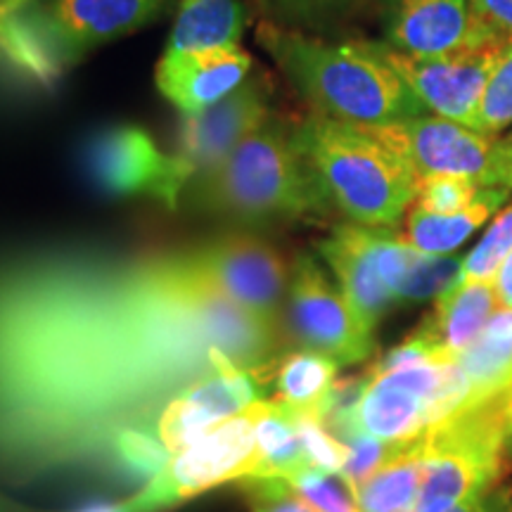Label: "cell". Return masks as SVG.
Returning <instances> with one entry per match:
<instances>
[{
    "instance_id": "cell-8",
    "label": "cell",
    "mask_w": 512,
    "mask_h": 512,
    "mask_svg": "<svg viewBox=\"0 0 512 512\" xmlns=\"http://www.w3.org/2000/svg\"><path fill=\"white\" fill-rule=\"evenodd\" d=\"M318 252L335 273L339 290L354 306L370 330L380 323L389 306L396 304V292L420 252L394 235L392 228H368L358 223L337 226Z\"/></svg>"
},
{
    "instance_id": "cell-26",
    "label": "cell",
    "mask_w": 512,
    "mask_h": 512,
    "mask_svg": "<svg viewBox=\"0 0 512 512\" xmlns=\"http://www.w3.org/2000/svg\"><path fill=\"white\" fill-rule=\"evenodd\" d=\"M512 124V43L501 48L486 76L472 131L498 138Z\"/></svg>"
},
{
    "instance_id": "cell-5",
    "label": "cell",
    "mask_w": 512,
    "mask_h": 512,
    "mask_svg": "<svg viewBox=\"0 0 512 512\" xmlns=\"http://www.w3.org/2000/svg\"><path fill=\"white\" fill-rule=\"evenodd\" d=\"M465 399L467 387L458 361H441L425 344L408 337L363 377L342 441L354 434H368L387 444L411 441L458 411Z\"/></svg>"
},
{
    "instance_id": "cell-9",
    "label": "cell",
    "mask_w": 512,
    "mask_h": 512,
    "mask_svg": "<svg viewBox=\"0 0 512 512\" xmlns=\"http://www.w3.org/2000/svg\"><path fill=\"white\" fill-rule=\"evenodd\" d=\"M285 323L299 347L328 356L337 366L361 363L373 354V330L311 254H299L292 264Z\"/></svg>"
},
{
    "instance_id": "cell-6",
    "label": "cell",
    "mask_w": 512,
    "mask_h": 512,
    "mask_svg": "<svg viewBox=\"0 0 512 512\" xmlns=\"http://www.w3.org/2000/svg\"><path fill=\"white\" fill-rule=\"evenodd\" d=\"M422 479L413 512H448L501 482L508 451L503 394L434 422L420 434Z\"/></svg>"
},
{
    "instance_id": "cell-3",
    "label": "cell",
    "mask_w": 512,
    "mask_h": 512,
    "mask_svg": "<svg viewBox=\"0 0 512 512\" xmlns=\"http://www.w3.org/2000/svg\"><path fill=\"white\" fill-rule=\"evenodd\" d=\"M185 202L202 214L240 223L299 221L332 207L292 143V128L271 114L219 164L185 185Z\"/></svg>"
},
{
    "instance_id": "cell-23",
    "label": "cell",
    "mask_w": 512,
    "mask_h": 512,
    "mask_svg": "<svg viewBox=\"0 0 512 512\" xmlns=\"http://www.w3.org/2000/svg\"><path fill=\"white\" fill-rule=\"evenodd\" d=\"M337 363L316 351H294L273 373L278 403L294 413H313L323 420L330 394L337 384Z\"/></svg>"
},
{
    "instance_id": "cell-20",
    "label": "cell",
    "mask_w": 512,
    "mask_h": 512,
    "mask_svg": "<svg viewBox=\"0 0 512 512\" xmlns=\"http://www.w3.org/2000/svg\"><path fill=\"white\" fill-rule=\"evenodd\" d=\"M508 200L510 192L482 188L477 202L456 214H432V211L413 207L408 211L403 240L422 254L448 256L463 247Z\"/></svg>"
},
{
    "instance_id": "cell-30",
    "label": "cell",
    "mask_w": 512,
    "mask_h": 512,
    "mask_svg": "<svg viewBox=\"0 0 512 512\" xmlns=\"http://www.w3.org/2000/svg\"><path fill=\"white\" fill-rule=\"evenodd\" d=\"M482 185L463 176H427L420 178L415 207L432 214H456L477 202Z\"/></svg>"
},
{
    "instance_id": "cell-32",
    "label": "cell",
    "mask_w": 512,
    "mask_h": 512,
    "mask_svg": "<svg viewBox=\"0 0 512 512\" xmlns=\"http://www.w3.org/2000/svg\"><path fill=\"white\" fill-rule=\"evenodd\" d=\"M470 8L503 43H512V0H470Z\"/></svg>"
},
{
    "instance_id": "cell-2",
    "label": "cell",
    "mask_w": 512,
    "mask_h": 512,
    "mask_svg": "<svg viewBox=\"0 0 512 512\" xmlns=\"http://www.w3.org/2000/svg\"><path fill=\"white\" fill-rule=\"evenodd\" d=\"M256 41L271 55L313 114L344 124L380 126L427 110L368 41L325 43L264 19Z\"/></svg>"
},
{
    "instance_id": "cell-15",
    "label": "cell",
    "mask_w": 512,
    "mask_h": 512,
    "mask_svg": "<svg viewBox=\"0 0 512 512\" xmlns=\"http://www.w3.org/2000/svg\"><path fill=\"white\" fill-rule=\"evenodd\" d=\"M370 48L401 76L427 112L472 128L486 76L503 46L456 57H413L387 43H370Z\"/></svg>"
},
{
    "instance_id": "cell-4",
    "label": "cell",
    "mask_w": 512,
    "mask_h": 512,
    "mask_svg": "<svg viewBox=\"0 0 512 512\" xmlns=\"http://www.w3.org/2000/svg\"><path fill=\"white\" fill-rule=\"evenodd\" d=\"M292 143L332 207L351 223L394 228L415 202L420 178L366 126L311 114L292 126Z\"/></svg>"
},
{
    "instance_id": "cell-7",
    "label": "cell",
    "mask_w": 512,
    "mask_h": 512,
    "mask_svg": "<svg viewBox=\"0 0 512 512\" xmlns=\"http://www.w3.org/2000/svg\"><path fill=\"white\" fill-rule=\"evenodd\" d=\"M261 401V399H259ZM204 434L200 441L169 456L162 470L117 512H162L226 482H245L259 475L254 420L256 403Z\"/></svg>"
},
{
    "instance_id": "cell-22",
    "label": "cell",
    "mask_w": 512,
    "mask_h": 512,
    "mask_svg": "<svg viewBox=\"0 0 512 512\" xmlns=\"http://www.w3.org/2000/svg\"><path fill=\"white\" fill-rule=\"evenodd\" d=\"M247 27V8L242 0H178L171 53L207 50L240 43Z\"/></svg>"
},
{
    "instance_id": "cell-36",
    "label": "cell",
    "mask_w": 512,
    "mask_h": 512,
    "mask_svg": "<svg viewBox=\"0 0 512 512\" xmlns=\"http://www.w3.org/2000/svg\"><path fill=\"white\" fill-rule=\"evenodd\" d=\"M491 283H494V290H496L498 309L512 311V252L505 256L503 264L498 266V271Z\"/></svg>"
},
{
    "instance_id": "cell-13",
    "label": "cell",
    "mask_w": 512,
    "mask_h": 512,
    "mask_svg": "<svg viewBox=\"0 0 512 512\" xmlns=\"http://www.w3.org/2000/svg\"><path fill=\"white\" fill-rule=\"evenodd\" d=\"M88 174L112 195H150L169 209L181 204L190 171L176 155L159 152L138 126H114L98 133L86 152Z\"/></svg>"
},
{
    "instance_id": "cell-17",
    "label": "cell",
    "mask_w": 512,
    "mask_h": 512,
    "mask_svg": "<svg viewBox=\"0 0 512 512\" xmlns=\"http://www.w3.org/2000/svg\"><path fill=\"white\" fill-rule=\"evenodd\" d=\"M273 86L264 74H249L228 98L195 117H185L174 155L197 176L238 147L271 117Z\"/></svg>"
},
{
    "instance_id": "cell-29",
    "label": "cell",
    "mask_w": 512,
    "mask_h": 512,
    "mask_svg": "<svg viewBox=\"0 0 512 512\" xmlns=\"http://www.w3.org/2000/svg\"><path fill=\"white\" fill-rule=\"evenodd\" d=\"M287 411H290V408H287ZM290 413L294 427H297L299 441H302L306 460H309L311 467H316V470L332 477L342 475L349 456L347 444H344L342 439H337L318 415L294 411Z\"/></svg>"
},
{
    "instance_id": "cell-35",
    "label": "cell",
    "mask_w": 512,
    "mask_h": 512,
    "mask_svg": "<svg viewBox=\"0 0 512 512\" xmlns=\"http://www.w3.org/2000/svg\"><path fill=\"white\" fill-rule=\"evenodd\" d=\"M486 188H498L512 195V133L508 138H501V143H498L496 164Z\"/></svg>"
},
{
    "instance_id": "cell-16",
    "label": "cell",
    "mask_w": 512,
    "mask_h": 512,
    "mask_svg": "<svg viewBox=\"0 0 512 512\" xmlns=\"http://www.w3.org/2000/svg\"><path fill=\"white\" fill-rule=\"evenodd\" d=\"M214 366L216 375L192 384L159 415L157 437L169 456L200 441L249 403L264 399L261 389L268 382L264 377L235 366L233 358L223 351L214 356Z\"/></svg>"
},
{
    "instance_id": "cell-34",
    "label": "cell",
    "mask_w": 512,
    "mask_h": 512,
    "mask_svg": "<svg viewBox=\"0 0 512 512\" xmlns=\"http://www.w3.org/2000/svg\"><path fill=\"white\" fill-rule=\"evenodd\" d=\"M264 3L275 12H283V15L313 17L344 8L349 0H264Z\"/></svg>"
},
{
    "instance_id": "cell-33",
    "label": "cell",
    "mask_w": 512,
    "mask_h": 512,
    "mask_svg": "<svg viewBox=\"0 0 512 512\" xmlns=\"http://www.w3.org/2000/svg\"><path fill=\"white\" fill-rule=\"evenodd\" d=\"M448 512H512V494L508 489H503L501 484H496L489 491H484V494L467 498V501Z\"/></svg>"
},
{
    "instance_id": "cell-1",
    "label": "cell",
    "mask_w": 512,
    "mask_h": 512,
    "mask_svg": "<svg viewBox=\"0 0 512 512\" xmlns=\"http://www.w3.org/2000/svg\"><path fill=\"white\" fill-rule=\"evenodd\" d=\"M283 328L230 302L190 249H38L0 259V475L17 482L119 465L223 351L275 373Z\"/></svg>"
},
{
    "instance_id": "cell-21",
    "label": "cell",
    "mask_w": 512,
    "mask_h": 512,
    "mask_svg": "<svg viewBox=\"0 0 512 512\" xmlns=\"http://www.w3.org/2000/svg\"><path fill=\"white\" fill-rule=\"evenodd\" d=\"M467 399L479 403L503 394L512 382V311L496 309L475 342L458 356ZM463 403V406H465Z\"/></svg>"
},
{
    "instance_id": "cell-12",
    "label": "cell",
    "mask_w": 512,
    "mask_h": 512,
    "mask_svg": "<svg viewBox=\"0 0 512 512\" xmlns=\"http://www.w3.org/2000/svg\"><path fill=\"white\" fill-rule=\"evenodd\" d=\"M366 128L389 150L406 159L418 178L463 176L482 188L489 183L501 143V138L425 114Z\"/></svg>"
},
{
    "instance_id": "cell-25",
    "label": "cell",
    "mask_w": 512,
    "mask_h": 512,
    "mask_svg": "<svg viewBox=\"0 0 512 512\" xmlns=\"http://www.w3.org/2000/svg\"><path fill=\"white\" fill-rule=\"evenodd\" d=\"M0 53L8 57L19 72L34 76L38 81L50 83L62 74V67L24 8L10 15H0Z\"/></svg>"
},
{
    "instance_id": "cell-27",
    "label": "cell",
    "mask_w": 512,
    "mask_h": 512,
    "mask_svg": "<svg viewBox=\"0 0 512 512\" xmlns=\"http://www.w3.org/2000/svg\"><path fill=\"white\" fill-rule=\"evenodd\" d=\"M512 252V204L491 221L482 240L465 256L460 273L453 283H475V280H494L498 266Z\"/></svg>"
},
{
    "instance_id": "cell-37",
    "label": "cell",
    "mask_w": 512,
    "mask_h": 512,
    "mask_svg": "<svg viewBox=\"0 0 512 512\" xmlns=\"http://www.w3.org/2000/svg\"><path fill=\"white\" fill-rule=\"evenodd\" d=\"M503 420H505V439H508V448L512 444V382L503 392Z\"/></svg>"
},
{
    "instance_id": "cell-38",
    "label": "cell",
    "mask_w": 512,
    "mask_h": 512,
    "mask_svg": "<svg viewBox=\"0 0 512 512\" xmlns=\"http://www.w3.org/2000/svg\"><path fill=\"white\" fill-rule=\"evenodd\" d=\"M0 512H38V510H34V508H27V505H22V503L12 501L10 496L0 494Z\"/></svg>"
},
{
    "instance_id": "cell-28",
    "label": "cell",
    "mask_w": 512,
    "mask_h": 512,
    "mask_svg": "<svg viewBox=\"0 0 512 512\" xmlns=\"http://www.w3.org/2000/svg\"><path fill=\"white\" fill-rule=\"evenodd\" d=\"M463 261L453 256L418 254L396 292V304H420L439 299L458 278Z\"/></svg>"
},
{
    "instance_id": "cell-14",
    "label": "cell",
    "mask_w": 512,
    "mask_h": 512,
    "mask_svg": "<svg viewBox=\"0 0 512 512\" xmlns=\"http://www.w3.org/2000/svg\"><path fill=\"white\" fill-rule=\"evenodd\" d=\"M387 46L413 57H456L505 46L470 0H382Z\"/></svg>"
},
{
    "instance_id": "cell-31",
    "label": "cell",
    "mask_w": 512,
    "mask_h": 512,
    "mask_svg": "<svg viewBox=\"0 0 512 512\" xmlns=\"http://www.w3.org/2000/svg\"><path fill=\"white\" fill-rule=\"evenodd\" d=\"M245 484L252 494L254 512H318L285 479H245Z\"/></svg>"
},
{
    "instance_id": "cell-18",
    "label": "cell",
    "mask_w": 512,
    "mask_h": 512,
    "mask_svg": "<svg viewBox=\"0 0 512 512\" xmlns=\"http://www.w3.org/2000/svg\"><path fill=\"white\" fill-rule=\"evenodd\" d=\"M254 62L240 43L207 50H166L157 64V88L178 112L195 117L240 88Z\"/></svg>"
},
{
    "instance_id": "cell-40",
    "label": "cell",
    "mask_w": 512,
    "mask_h": 512,
    "mask_svg": "<svg viewBox=\"0 0 512 512\" xmlns=\"http://www.w3.org/2000/svg\"><path fill=\"white\" fill-rule=\"evenodd\" d=\"M86 512H117V508H91V510H86Z\"/></svg>"
},
{
    "instance_id": "cell-24",
    "label": "cell",
    "mask_w": 512,
    "mask_h": 512,
    "mask_svg": "<svg viewBox=\"0 0 512 512\" xmlns=\"http://www.w3.org/2000/svg\"><path fill=\"white\" fill-rule=\"evenodd\" d=\"M256 453H259V475L254 479L278 477L287 479L294 472L311 467L299 441L297 427L292 422V413L283 403L261 399L256 403L254 420Z\"/></svg>"
},
{
    "instance_id": "cell-11",
    "label": "cell",
    "mask_w": 512,
    "mask_h": 512,
    "mask_svg": "<svg viewBox=\"0 0 512 512\" xmlns=\"http://www.w3.org/2000/svg\"><path fill=\"white\" fill-rule=\"evenodd\" d=\"M171 5L174 0H31L24 10L64 72L95 48L157 22Z\"/></svg>"
},
{
    "instance_id": "cell-39",
    "label": "cell",
    "mask_w": 512,
    "mask_h": 512,
    "mask_svg": "<svg viewBox=\"0 0 512 512\" xmlns=\"http://www.w3.org/2000/svg\"><path fill=\"white\" fill-rule=\"evenodd\" d=\"M27 3H31V0H0V15H10V12L24 8Z\"/></svg>"
},
{
    "instance_id": "cell-10",
    "label": "cell",
    "mask_w": 512,
    "mask_h": 512,
    "mask_svg": "<svg viewBox=\"0 0 512 512\" xmlns=\"http://www.w3.org/2000/svg\"><path fill=\"white\" fill-rule=\"evenodd\" d=\"M195 271L230 302L256 318L283 328L290 271L285 256L271 242L233 233L190 249Z\"/></svg>"
},
{
    "instance_id": "cell-19",
    "label": "cell",
    "mask_w": 512,
    "mask_h": 512,
    "mask_svg": "<svg viewBox=\"0 0 512 512\" xmlns=\"http://www.w3.org/2000/svg\"><path fill=\"white\" fill-rule=\"evenodd\" d=\"M498 309L496 290L491 280L453 283L434 304V311L422 320L418 335L439 351L446 361L458 356L475 342L486 320Z\"/></svg>"
}]
</instances>
